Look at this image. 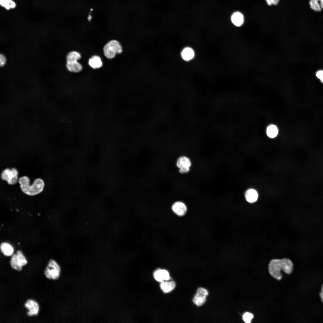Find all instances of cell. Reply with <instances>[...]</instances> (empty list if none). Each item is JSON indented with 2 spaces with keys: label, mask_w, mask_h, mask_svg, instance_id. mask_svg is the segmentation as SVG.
I'll return each instance as SVG.
<instances>
[{
  "label": "cell",
  "mask_w": 323,
  "mask_h": 323,
  "mask_svg": "<svg viewBox=\"0 0 323 323\" xmlns=\"http://www.w3.org/2000/svg\"><path fill=\"white\" fill-rule=\"evenodd\" d=\"M245 196L246 201L250 203L255 202L258 198V194L257 191L252 188L247 190L245 192Z\"/></svg>",
  "instance_id": "cell-13"
},
{
  "label": "cell",
  "mask_w": 323,
  "mask_h": 323,
  "mask_svg": "<svg viewBox=\"0 0 323 323\" xmlns=\"http://www.w3.org/2000/svg\"><path fill=\"white\" fill-rule=\"evenodd\" d=\"M0 4L7 10L13 8L16 6V3L12 0H0Z\"/></svg>",
  "instance_id": "cell-21"
},
{
  "label": "cell",
  "mask_w": 323,
  "mask_h": 323,
  "mask_svg": "<svg viewBox=\"0 0 323 323\" xmlns=\"http://www.w3.org/2000/svg\"><path fill=\"white\" fill-rule=\"evenodd\" d=\"M6 63V59L5 56L2 54L0 55V65L1 66H3Z\"/></svg>",
  "instance_id": "cell-27"
},
{
  "label": "cell",
  "mask_w": 323,
  "mask_h": 323,
  "mask_svg": "<svg viewBox=\"0 0 323 323\" xmlns=\"http://www.w3.org/2000/svg\"><path fill=\"white\" fill-rule=\"evenodd\" d=\"M161 272L163 280H168L170 278L168 272L165 269H161Z\"/></svg>",
  "instance_id": "cell-24"
},
{
  "label": "cell",
  "mask_w": 323,
  "mask_h": 323,
  "mask_svg": "<svg viewBox=\"0 0 323 323\" xmlns=\"http://www.w3.org/2000/svg\"><path fill=\"white\" fill-rule=\"evenodd\" d=\"M253 318V315L249 312L245 313L243 316V319L246 323H250Z\"/></svg>",
  "instance_id": "cell-23"
},
{
  "label": "cell",
  "mask_w": 323,
  "mask_h": 323,
  "mask_svg": "<svg viewBox=\"0 0 323 323\" xmlns=\"http://www.w3.org/2000/svg\"><path fill=\"white\" fill-rule=\"evenodd\" d=\"M320 292L323 293V284L322 285V287L321 291Z\"/></svg>",
  "instance_id": "cell-28"
},
{
  "label": "cell",
  "mask_w": 323,
  "mask_h": 323,
  "mask_svg": "<svg viewBox=\"0 0 323 323\" xmlns=\"http://www.w3.org/2000/svg\"><path fill=\"white\" fill-rule=\"evenodd\" d=\"M1 250L2 253L6 256L11 255L14 251L13 246L7 243H2L0 245Z\"/></svg>",
  "instance_id": "cell-16"
},
{
  "label": "cell",
  "mask_w": 323,
  "mask_h": 323,
  "mask_svg": "<svg viewBox=\"0 0 323 323\" xmlns=\"http://www.w3.org/2000/svg\"><path fill=\"white\" fill-rule=\"evenodd\" d=\"M60 268L54 260H50L44 271L46 277L49 279L54 280L57 279L60 275Z\"/></svg>",
  "instance_id": "cell-4"
},
{
  "label": "cell",
  "mask_w": 323,
  "mask_h": 323,
  "mask_svg": "<svg viewBox=\"0 0 323 323\" xmlns=\"http://www.w3.org/2000/svg\"><path fill=\"white\" fill-rule=\"evenodd\" d=\"M81 58L80 54L75 51L68 53L66 56V61H78Z\"/></svg>",
  "instance_id": "cell-20"
},
{
  "label": "cell",
  "mask_w": 323,
  "mask_h": 323,
  "mask_svg": "<svg viewBox=\"0 0 323 323\" xmlns=\"http://www.w3.org/2000/svg\"><path fill=\"white\" fill-rule=\"evenodd\" d=\"M25 307L28 310L27 314L29 316L36 315L39 311V306L38 303L32 299L28 300L25 304Z\"/></svg>",
  "instance_id": "cell-9"
},
{
  "label": "cell",
  "mask_w": 323,
  "mask_h": 323,
  "mask_svg": "<svg viewBox=\"0 0 323 323\" xmlns=\"http://www.w3.org/2000/svg\"><path fill=\"white\" fill-rule=\"evenodd\" d=\"M176 165L179 168V172L180 173H185L190 171L191 162L189 158L187 157L181 156L177 159Z\"/></svg>",
  "instance_id": "cell-7"
},
{
  "label": "cell",
  "mask_w": 323,
  "mask_h": 323,
  "mask_svg": "<svg viewBox=\"0 0 323 323\" xmlns=\"http://www.w3.org/2000/svg\"><path fill=\"white\" fill-rule=\"evenodd\" d=\"M171 210L173 213L179 217H182L186 214L188 208L186 205L181 201H176L172 205Z\"/></svg>",
  "instance_id": "cell-8"
},
{
  "label": "cell",
  "mask_w": 323,
  "mask_h": 323,
  "mask_svg": "<svg viewBox=\"0 0 323 323\" xmlns=\"http://www.w3.org/2000/svg\"><path fill=\"white\" fill-rule=\"evenodd\" d=\"M267 4L269 6H275L279 3L280 0H265Z\"/></svg>",
  "instance_id": "cell-26"
},
{
  "label": "cell",
  "mask_w": 323,
  "mask_h": 323,
  "mask_svg": "<svg viewBox=\"0 0 323 323\" xmlns=\"http://www.w3.org/2000/svg\"><path fill=\"white\" fill-rule=\"evenodd\" d=\"M231 20L232 23L235 26L240 27L243 25L244 22V16L241 12L236 11L231 14Z\"/></svg>",
  "instance_id": "cell-10"
},
{
  "label": "cell",
  "mask_w": 323,
  "mask_h": 323,
  "mask_svg": "<svg viewBox=\"0 0 323 323\" xmlns=\"http://www.w3.org/2000/svg\"><path fill=\"white\" fill-rule=\"evenodd\" d=\"M309 4L311 9L316 12L323 10V0H310Z\"/></svg>",
  "instance_id": "cell-18"
},
{
  "label": "cell",
  "mask_w": 323,
  "mask_h": 323,
  "mask_svg": "<svg viewBox=\"0 0 323 323\" xmlns=\"http://www.w3.org/2000/svg\"><path fill=\"white\" fill-rule=\"evenodd\" d=\"M18 171L16 168H7L2 172L1 177L3 180L7 181L8 184L13 185L18 181Z\"/></svg>",
  "instance_id": "cell-6"
},
{
  "label": "cell",
  "mask_w": 323,
  "mask_h": 323,
  "mask_svg": "<svg viewBox=\"0 0 323 323\" xmlns=\"http://www.w3.org/2000/svg\"><path fill=\"white\" fill-rule=\"evenodd\" d=\"M278 129L277 127L274 125H269L266 129V133L269 137L274 138L275 137L278 133Z\"/></svg>",
  "instance_id": "cell-19"
},
{
  "label": "cell",
  "mask_w": 323,
  "mask_h": 323,
  "mask_svg": "<svg viewBox=\"0 0 323 323\" xmlns=\"http://www.w3.org/2000/svg\"><path fill=\"white\" fill-rule=\"evenodd\" d=\"M66 66L69 71L73 72H79L82 69L81 65L77 61H66Z\"/></svg>",
  "instance_id": "cell-11"
},
{
  "label": "cell",
  "mask_w": 323,
  "mask_h": 323,
  "mask_svg": "<svg viewBox=\"0 0 323 323\" xmlns=\"http://www.w3.org/2000/svg\"><path fill=\"white\" fill-rule=\"evenodd\" d=\"M268 268L272 276L277 280H280L282 277L281 271H283L287 274H290L293 270V264L291 260L288 258L273 259L269 262Z\"/></svg>",
  "instance_id": "cell-1"
},
{
  "label": "cell",
  "mask_w": 323,
  "mask_h": 323,
  "mask_svg": "<svg viewBox=\"0 0 323 323\" xmlns=\"http://www.w3.org/2000/svg\"><path fill=\"white\" fill-rule=\"evenodd\" d=\"M176 287V284L173 281L170 282L162 281L160 287L162 290L165 293H168L173 290Z\"/></svg>",
  "instance_id": "cell-17"
},
{
  "label": "cell",
  "mask_w": 323,
  "mask_h": 323,
  "mask_svg": "<svg viewBox=\"0 0 323 323\" xmlns=\"http://www.w3.org/2000/svg\"><path fill=\"white\" fill-rule=\"evenodd\" d=\"M317 77L323 83V70L318 71L316 73Z\"/></svg>",
  "instance_id": "cell-25"
},
{
  "label": "cell",
  "mask_w": 323,
  "mask_h": 323,
  "mask_svg": "<svg viewBox=\"0 0 323 323\" xmlns=\"http://www.w3.org/2000/svg\"><path fill=\"white\" fill-rule=\"evenodd\" d=\"M27 261L21 250H19L16 254H13L10 261L11 267L14 269L20 271L22 266L26 265Z\"/></svg>",
  "instance_id": "cell-5"
},
{
  "label": "cell",
  "mask_w": 323,
  "mask_h": 323,
  "mask_svg": "<svg viewBox=\"0 0 323 323\" xmlns=\"http://www.w3.org/2000/svg\"><path fill=\"white\" fill-rule=\"evenodd\" d=\"M18 182L22 191L29 196H34L40 193L43 191L45 185L44 181L40 178L36 179L30 185V179L25 176L20 177Z\"/></svg>",
  "instance_id": "cell-2"
},
{
  "label": "cell",
  "mask_w": 323,
  "mask_h": 323,
  "mask_svg": "<svg viewBox=\"0 0 323 323\" xmlns=\"http://www.w3.org/2000/svg\"><path fill=\"white\" fill-rule=\"evenodd\" d=\"M89 65L94 69L101 67L103 63L100 57L97 56H94L91 57L89 60Z\"/></svg>",
  "instance_id": "cell-15"
},
{
  "label": "cell",
  "mask_w": 323,
  "mask_h": 323,
  "mask_svg": "<svg viewBox=\"0 0 323 323\" xmlns=\"http://www.w3.org/2000/svg\"><path fill=\"white\" fill-rule=\"evenodd\" d=\"M207 296L204 294L196 291L193 299V302L197 306H201L205 302Z\"/></svg>",
  "instance_id": "cell-12"
},
{
  "label": "cell",
  "mask_w": 323,
  "mask_h": 323,
  "mask_svg": "<svg viewBox=\"0 0 323 323\" xmlns=\"http://www.w3.org/2000/svg\"><path fill=\"white\" fill-rule=\"evenodd\" d=\"M122 48L118 41L113 40L108 42L104 46L103 53L105 56L108 59L114 58L116 54L122 52Z\"/></svg>",
  "instance_id": "cell-3"
},
{
  "label": "cell",
  "mask_w": 323,
  "mask_h": 323,
  "mask_svg": "<svg viewBox=\"0 0 323 323\" xmlns=\"http://www.w3.org/2000/svg\"><path fill=\"white\" fill-rule=\"evenodd\" d=\"M194 56V51L192 48L189 47L184 48L181 53V56L182 59L187 61L193 59Z\"/></svg>",
  "instance_id": "cell-14"
},
{
  "label": "cell",
  "mask_w": 323,
  "mask_h": 323,
  "mask_svg": "<svg viewBox=\"0 0 323 323\" xmlns=\"http://www.w3.org/2000/svg\"><path fill=\"white\" fill-rule=\"evenodd\" d=\"M154 276L155 279L158 281L162 282L163 281L161 269H158L156 270L154 272Z\"/></svg>",
  "instance_id": "cell-22"
}]
</instances>
